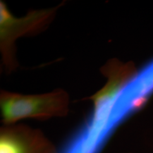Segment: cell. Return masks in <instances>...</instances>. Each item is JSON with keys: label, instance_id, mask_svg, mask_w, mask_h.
Segmentation results:
<instances>
[{"label": "cell", "instance_id": "obj_1", "mask_svg": "<svg viewBox=\"0 0 153 153\" xmlns=\"http://www.w3.org/2000/svg\"><path fill=\"white\" fill-rule=\"evenodd\" d=\"M0 107L4 125L14 124L25 119L46 120L68 115L69 97L61 88L37 95H22L1 90Z\"/></svg>", "mask_w": 153, "mask_h": 153}, {"label": "cell", "instance_id": "obj_2", "mask_svg": "<svg viewBox=\"0 0 153 153\" xmlns=\"http://www.w3.org/2000/svg\"><path fill=\"white\" fill-rule=\"evenodd\" d=\"M57 6L30 11L21 18L13 16L5 4L0 3V49L6 71H15L18 64L16 58L15 43L19 38L29 36L43 32L55 18Z\"/></svg>", "mask_w": 153, "mask_h": 153}, {"label": "cell", "instance_id": "obj_3", "mask_svg": "<svg viewBox=\"0 0 153 153\" xmlns=\"http://www.w3.org/2000/svg\"><path fill=\"white\" fill-rule=\"evenodd\" d=\"M0 153H58V151L40 130L14 124L1 128Z\"/></svg>", "mask_w": 153, "mask_h": 153}]
</instances>
